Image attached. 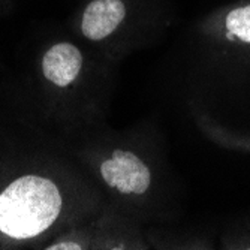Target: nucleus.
Returning <instances> with one entry per match:
<instances>
[{
    "label": "nucleus",
    "instance_id": "f257e3e1",
    "mask_svg": "<svg viewBox=\"0 0 250 250\" xmlns=\"http://www.w3.org/2000/svg\"><path fill=\"white\" fill-rule=\"evenodd\" d=\"M60 208L62 196L53 181L20 177L0 195V231L18 240L39 235L54 223Z\"/></svg>",
    "mask_w": 250,
    "mask_h": 250
},
{
    "label": "nucleus",
    "instance_id": "f03ea898",
    "mask_svg": "<svg viewBox=\"0 0 250 250\" xmlns=\"http://www.w3.org/2000/svg\"><path fill=\"white\" fill-rule=\"evenodd\" d=\"M101 174L106 185L122 193L141 195L150 186V171L140 157L130 151L117 150L101 167Z\"/></svg>",
    "mask_w": 250,
    "mask_h": 250
},
{
    "label": "nucleus",
    "instance_id": "7ed1b4c3",
    "mask_svg": "<svg viewBox=\"0 0 250 250\" xmlns=\"http://www.w3.org/2000/svg\"><path fill=\"white\" fill-rule=\"evenodd\" d=\"M126 15L122 0H93L83 15L81 32L92 41H101L114 32Z\"/></svg>",
    "mask_w": 250,
    "mask_h": 250
},
{
    "label": "nucleus",
    "instance_id": "20e7f679",
    "mask_svg": "<svg viewBox=\"0 0 250 250\" xmlns=\"http://www.w3.org/2000/svg\"><path fill=\"white\" fill-rule=\"evenodd\" d=\"M83 66V56L72 43H56L51 47L42 60V71L51 83L59 87L69 85Z\"/></svg>",
    "mask_w": 250,
    "mask_h": 250
},
{
    "label": "nucleus",
    "instance_id": "39448f33",
    "mask_svg": "<svg viewBox=\"0 0 250 250\" xmlns=\"http://www.w3.org/2000/svg\"><path fill=\"white\" fill-rule=\"evenodd\" d=\"M223 22L228 38L250 45V3L231 9L226 14Z\"/></svg>",
    "mask_w": 250,
    "mask_h": 250
},
{
    "label": "nucleus",
    "instance_id": "423d86ee",
    "mask_svg": "<svg viewBox=\"0 0 250 250\" xmlns=\"http://www.w3.org/2000/svg\"><path fill=\"white\" fill-rule=\"evenodd\" d=\"M48 249H51V250H54V249H77L78 250V249H81V246L77 243H59V244H53Z\"/></svg>",
    "mask_w": 250,
    "mask_h": 250
}]
</instances>
